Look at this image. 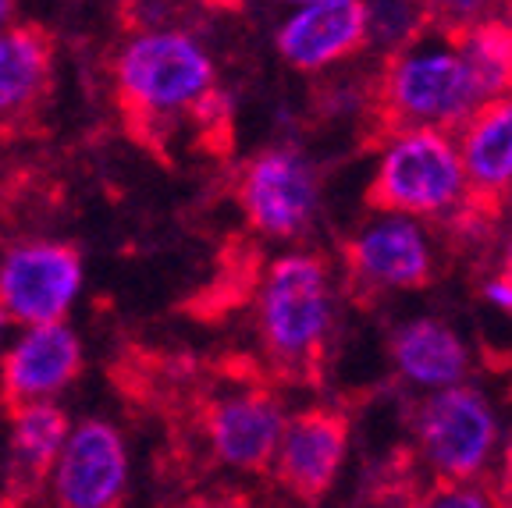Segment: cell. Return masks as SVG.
Segmentation results:
<instances>
[{
    "label": "cell",
    "instance_id": "d6986e66",
    "mask_svg": "<svg viewBox=\"0 0 512 508\" xmlns=\"http://www.w3.org/2000/svg\"><path fill=\"white\" fill-rule=\"evenodd\" d=\"M427 11H431L434 25L441 29H459V25H470L477 18H488L491 8L505 4V0H424Z\"/></svg>",
    "mask_w": 512,
    "mask_h": 508
},
{
    "label": "cell",
    "instance_id": "3957f363",
    "mask_svg": "<svg viewBox=\"0 0 512 508\" xmlns=\"http://www.w3.org/2000/svg\"><path fill=\"white\" fill-rule=\"evenodd\" d=\"M331 320V263L317 253L278 256L260 288V338L267 370L285 384H320Z\"/></svg>",
    "mask_w": 512,
    "mask_h": 508
},
{
    "label": "cell",
    "instance_id": "ac0fdd59",
    "mask_svg": "<svg viewBox=\"0 0 512 508\" xmlns=\"http://www.w3.org/2000/svg\"><path fill=\"white\" fill-rule=\"evenodd\" d=\"M445 32L452 36L459 54H463L480 100L512 93V22L488 15Z\"/></svg>",
    "mask_w": 512,
    "mask_h": 508
},
{
    "label": "cell",
    "instance_id": "9a60e30c",
    "mask_svg": "<svg viewBox=\"0 0 512 508\" xmlns=\"http://www.w3.org/2000/svg\"><path fill=\"white\" fill-rule=\"evenodd\" d=\"M370 43L363 0H324L306 4L278 32V54L296 72H320L335 61L356 57Z\"/></svg>",
    "mask_w": 512,
    "mask_h": 508
},
{
    "label": "cell",
    "instance_id": "5bb4252c",
    "mask_svg": "<svg viewBox=\"0 0 512 508\" xmlns=\"http://www.w3.org/2000/svg\"><path fill=\"white\" fill-rule=\"evenodd\" d=\"M466 192L459 207L495 221L512 189V93L491 96L463 121Z\"/></svg>",
    "mask_w": 512,
    "mask_h": 508
},
{
    "label": "cell",
    "instance_id": "30bf717a",
    "mask_svg": "<svg viewBox=\"0 0 512 508\" xmlns=\"http://www.w3.org/2000/svg\"><path fill=\"white\" fill-rule=\"evenodd\" d=\"M345 452H349V413L331 405H313L285 420L271 473L292 498L317 505L335 484Z\"/></svg>",
    "mask_w": 512,
    "mask_h": 508
},
{
    "label": "cell",
    "instance_id": "9c48e42d",
    "mask_svg": "<svg viewBox=\"0 0 512 508\" xmlns=\"http://www.w3.org/2000/svg\"><path fill=\"white\" fill-rule=\"evenodd\" d=\"M352 292H413L434 281V253L424 228L406 214L384 217L342 246Z\"/></svg>",
    "mask_w": 512,
    "mask_h": 508
},
{
    "label": "cell",
    "instance_id": "7c38bea8",
    "mask_svg": "<svg viewBox=\"0 0 512 508\" xmlns=\"http://www.w3.org/2000/svg\"><path fill=\"white\" fill-rule=\"evenodd\" d=\"M82 345L61 320L32 324L0 356V409L15 413L22 405L50 402L82 377Z\"/></svg>",
    "mask_w": 512,
    "mask_h": 508
},
{
    "label": "cell",
    "instance_id": "2e32d148",
    "mask_svg": "<svg viewBox=\"0 0 512 508\" xmlns=\"http://www.w3.org/2000/svg\"><path fill=\"white\" fill-rule=\"evenodd\" d=\"M11 420V455H8V477H4V505H29L50 487V473L57 466V455L64 448V437L72 430V420L61 405L32 402L22 405Z\"/></svg>",
    "mask_w": 512,
    "mask_h": 508
},
{
    "label": "cell",
    "instance_id": "484cf974",
    "mask_svg": "<svg viewBox=\"0 0 512 508\" xmlns=\"http://www.w3.org/2000/svg\"><path fill=\"white\" fill-rule=\"evenodd\" d=\"M292 4H324V0H292Z\"/></svg>",
    "mask_w": 512,
    "mask_h": 508
},
{
    "label": "cell",
    "instance_id": "d4e9b609",
    "mask_svg": "<svg viewBox=\"0 0 512 508\" xmlns=\"http://www.w3.org/2000/svg\"><path fill=\"white\" fill-rule=\"evenodd\" d=\"M8 327V310H4V302H0V331Z\"/></svg>",
    "mask_w": 512,
    "mask_h": 508
},
{
    "label": "cell",
    "instance_id": "44dd1931",
    "mask_svg": "<svg viewBox=\"0 0 512 508\" xmlns=\"http://www.w3.org/2000/svg\"><path fill=\"white\" fill-rule=\"evenodd\" d=\"M498 505H512V437L509 445H505V459H502V480H498V494H495Z\"/></svg>",
    "mask_w": 512,
    "mask_h": 508
},
{
    "label": "cell",
    "instance_id": "ffe728a7",
    "mask_svg": "<svg viewBox=\"0 0 512 508\" xmlns=\"http://www.w3.org/2000/svg\"><path fill=\"white\" fill-rule=\"evenodd\" d=\"M484 295H488V302H495L498 310L512 313V281H505L502 274H498L495 281H488V285H484Z\"/></svg>",
    "mask_w": 512,
    "mask_h": 508
},
{
    "label": "cell",
    "instance_id": "8992f818",
    "mask_svg": "<svg viewBox=\"0 0 512 508\" xmlns=\"http://www.w3.org/2000/svg\"><path fill=\"white\" fill-rule=\"evenodd\" d=\"M196 423H200L210 455L221 466L253 473V477L271 473L285 413H281V398L267 381H249L235 391L203 398Z\"/></svg>",
    "mask_w": 512,
    "mask_h": 508
},
{
    "label": "cell",
    "instance_id": "ba28073f",
    "mask_svg": "<svg viewBox=\"0 0 512 508\" xmlns=\"http://www.w3.org/2000/svg\"><path fill=\"white\" fill-rule=\"evenodd\" d=\"M82 288V249L75 242L36 239L8 249L0 263V302L11 324L64 320Z\"/></svg>",
    "mask_w": 512,
    "mask_h": 508
},
{
    "label": "cell",
    "instance_id": "277c9868",
    "mask_svg": "<svg viewBox=\"0 0 512 508\" xmlns=\"http://www.w3.org/2000/svg\"><path fill=\"white\" fill-rule=\"evenodd\" d=\"M463 192V157L448 132L406 128L388 139L374 182L367 185V207L381 214L438 217L456 210Z\"/></svg>",
    "mask_w": 512,
    "mask_h": 508
},
{
    "label": "cell",
    "instance_id": "cb8c5ba5",
    "mask_svg": "<svg viewBox=\"0 0 512 508\" xmlns=\"http://www.w3.org/2000/svg\"><path fill=\"white\" fill-rule=\"evenodd\" d=\"M207 4H214V8H239V0H207Z\"/></svg>",
    "mask_w": 512,
    "mask_h": 508
},
{
    "label": "cell",
    "instance_id": "7a4b0ae2",
    "mask_svg": "<svg viewBox=\"0 0 512 508\" xmlns=\"http://www.w3.org/2000/svg\"><path fill=\"white\" fill-rule=\"evenodd\" d=\"M484 104L463 54L441 25L392 50L374 86V139L384 143L406 128H463Z\"/></svg>",
    "mask_w": 512,
    "mask_h": 508
},
{
    "label": "cell",
    "instance_id": "6da1fadb",
    "mask_svg": "<svg viewBox=\"0 0 512 508\" xmlns=\"http://www.w3.org/2000/svg\"><path fill=\"white\" fill-rule=\"evenodd\" d=\"M217 86L210 54L182 29L136 32L111 61V93L125 132L143 150L160 153L178 125Z\"/></svg>",
    "mask_w": 512,
    "mask_h": 508
},
{
    "label": "cell",
    "instance_id": "e0dca14e",
    "mask_svg": "<svg viewBox=\"0 0 512 508\" xmlns=\"http://www.w3.org/2000/svg\"><path fill=\"white\" fill-rule=\"evenodd\" d=\"M392 363L399 377L420 388H448L466 377V345L456 331L441 320H413L399 327L392 338Z\"/></svg>",
    "mask_w": 512,
    "mask_h": 508
},
{
    "label": "cell",
    "instance_id": "5b68a950",
    "mask_svg": "<svg viewBox=\"0 0 512 508\" xmlns=\"http://www.w3.org/2000/svg\"><path fill=\"white\" fill-rule=\"evenodd\" d=\"M416 441L438 484H473L491 459L498 423L480 391L448 384L420 405Z\"/></svg>",
    "mask_w": 512,
    "mask_h": 508
},
{
    "label": "cell",
    "instance_id": "8fae6325",
    "mask_svg": "<svg viewBox=\"0 0 512 508\" xmlns=\"http://www.w3.org/2000/svg\"><path fill=\"white\" fill-rule=\"evenodd\" d=\"M128 452L121 434L104 420H82L68 430L50 487L64 508H114L125 501Z\"/></svg>",
    "mask_w": 512,
    "mask_h": 508
},
{
    "label": "cell",
    "instance_id": "603a6c76",
    "mask_svg": "<svg viewBox=\"0 0 512 508\" xmlns=\"http://www.w3.org/2000/svg\"><path fill=\"white\" fill-rule=\"evenodd\" d=\"M502 278L512 281V239H509V246H505V256H502Z\"/></svg>",
    "mask_w": 512,
    "mask_h": 508
},
{
    "label": "cell",
    "instance_id": "7402d4cb",
    "mask_svg": "<svg viewBox=\"0 0 512 508\" xmlns=\"http://www.w3.org/2000/svg\"><path fill=\"white\" fill-rule=\"evenodd\" d=\"M18 4H22V0H0V29H4V25H11V18H15V11H18Z\"/></svg>",
    "mask_w": 512,
    "mask_h": 508
},
{
    "label": "cell",
    "instance_id": "4fadbf2b",
    "mask_svg": "<svg viewBox=\"0 0 512 508\" xmlns=\"http://www.w3.org/2000/svg\"><path fill=\"white\" fill-rule=\"evenodd\" d=\"M57 86V36L43 22L0 29V139L40 118Z\"/></svg>",
    "mask_w": 512,
    "mask_h": 508
},
{
    "label": "cell",
    "instance_id": "52a82bcc",
    "mask_svg": "<svg viewBox=\"0 0 512 508\" xmlns=\"http://www.w3.org/2000/svg\"><path fill=\"white\" fill-rule=\"evenodd\" d=\"M317 171L296 150H264L239 167L235 199L264 239H299L317 210Z\"/></svg>",
    "mask_w": 512,
    "mask_h": 508
}]
</instances>
